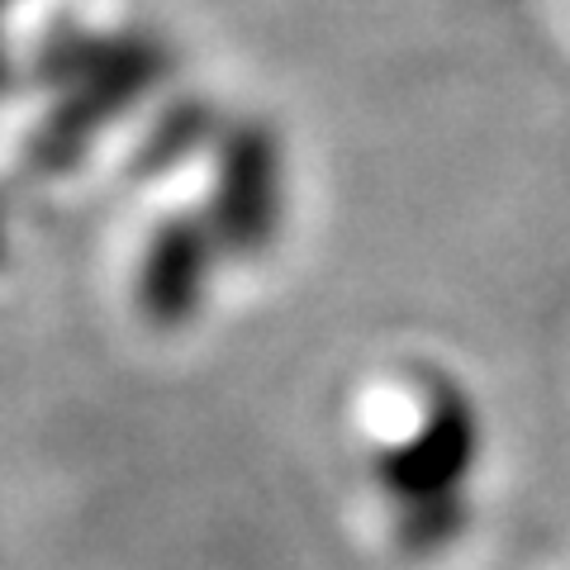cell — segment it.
<instances>
[{
    "label": "cell",
    "instance_id": "3957f363",
    "mask_svg": "<svg viewBox=\"0 0 570 570\" xmlns=\"http://www.w3.org/2000/svg\"><path fill=\"white\" fill-rule=\"evenodd\" d=\"M281 224V176H276V153L262 138L234 142L219 176V195H214L209 228L224 253L234 257H257L272 247Z\"/></svg>",
    "mask_w": 570,
    "mask_h": 570
},
{
    "label": "cell",
    "instance_id": "6da1fadb",
    "mask_svg": "<svg viewBox=\"0 0 570 570\" xmlns=\"http://www.w3.org/2000/svg\"><path fill=\"white\" fill-rule=\"evenodd\" d=\"M480 456V414L471 395L448 376H428L423 419L395 448L376 456V485L395 513L466 499V480Z\"/></svg>",
    "mask_w": 570,
    "mask_h": 570
},
{
    "label": "cell",
    "instance_id": "277c9868",
    "mask_svg": "<svg viewBox=\"0 0 570 570\" xmlns=\"http://www.w3.org/2000/svg\"><path fill=\"white\" fill-rule=\"evenodd\" d=\"M471 523V499H448V504H423L395 513V542L404 557H438L456 547V538Z\"/></svg>",
    "mask_w": 570,
    "mask_h": 570
},
{
    "label": "cell",
    "instance_id": "5b68a950",
    "mask_svg": "<svg viewBox=\"0 0 570 570\" xmlns=\"http://www.w3.org/2000/svg\"><path fill=\"white\" fill-rule=\"evenodd\" d=\"M6 224H10L6 219V200H0V257H6Z\"/></svg>",
    "mask_w": 570,
    "mask_h": 570
},
{
    "label": "cell",
    "instance_id": "7a4b0ae2",
    "mask_svg": "<svg viewBox=\"0 0 570 570\" xmlns=\"http://www.w3.org/2000/svg\"><path fill=\"white\" fill-rule=\"evenodd\" d=\"M214 238L209 219H171L157 228L148 243V257L138 266V309L157 328H181L205 305L209 276H214Z\"/></svg>",
    "mask_w": 570,
    "mask_h": 570
}]
</instances>
